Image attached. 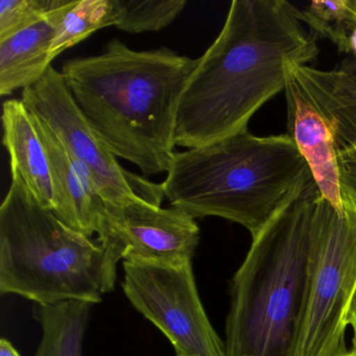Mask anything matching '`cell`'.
Here are the masks:
<instances>
[{
	"instance_id": "obj_1",
	"label": "cell",
	"mask_w": 356,
	"mask_h": 356,
	"mask_svg": "<svg viewBox=\"0 0 356 356\" xmlns=\"http://www.w3.org/2000/svg\"><path fill=\"white\" fill-rule=\"evenodd\" d=\"M302 24L285 0L232 1L183 89L176 147L195 149L248 129L264 104L284 92L287 65H306L318 56L316 37Z\"/></svg>"
},
{
	"instance_id": "obj_2",
	"label": "cell",
	"mask_w": 356,
	"mask_h": 356,
	"mask_svg": "<svg viewBox=\"0 0 356 356\" xmlns=\"http://www.w3.org/2000/svg\"><path fill=\"white\" fill-rule=\"evenodd\" d=\"M195 64L168 47L134 51L112 39L99 55L65 62L61 74L110 151L149 177L170 170L177 109Z\"/></svg>"
},
{
	"instance_id": "obj_3",
	"label": "cell",
	"mask_w": 356,
	"mask_h": 356,
	"mask_svg": "<svg viewBox=\"0 0 356 356\" xmlns=\"http://www.w3.org/2000/svg\"><path fill=\"white\" fill-rule=\"evenodd\" d=\"M321 193L312 174L252 245L231 284L227 356H291L307 283L312 222Z\"/></svg>"
},
{
	"instance_id": "obj_4",
	"label": "cell",
	"mask_w": 356,
	"mask_h": 356,
	"mask_svg": "<svg viewBox=\"0 0 356 356\" xmlns=\"http://www.w3.org/2000/svg\"><path fill=\"white\" fill-rule=\"evenodd\" d=\"M161 185L170 207L231 220L253 237L312 172L289 134L255 136L245 129L176 152Z\"/></svg>"
},
{
	"instance_id": "obj_5",
	"label": "cell",
	"mask_w": 356,
	"mask_h": 356,
	"mask_svg": "<svg viewBox=\"0 0 356 356\" xmlns=\"http://www.w3.org/2000/svg\"><path fill=\"white\" fill-rule=\"evenodd\" d=\"M120 261L99 239L68 227L12 175L0 206V293L36 305L99 303L113 291Z\"/></svg>"
},
{
	"instance_id": "obj_6",
	"label": "cell",
	"mask_w": 356,
	"mask_h": 356,
	"mask_svg": "<svg viewBox=\"0 0 356 356\" xmlns=\"http://www.w3.org/2000/svg\"><path fill=\"white\" fill-rule=\"evenodd\" d=\"M356 295V205L321 195L312 222L307 283L291 356H334L348 349L346 330Z\"/></svg>"
},
{
	"instance_id": "obj_7",
	"label": "cell",
	"mask_w": 356,
	"mask_h": 356,
	"mask_svg": "<svg viewBox=\"0 0 356 356\" xmlns=\"http://www.w3.org/2000/svg\"><path fill=\"white\" fill-rule=\"evenodd\" d=\"M284 95L287 134L307 162L322 197L343 209L337 157L356 149V81L339 68L289 64Z\"/></svg>"
},
{
	"instance_id": "obj_8",
	"label": "cell",
	"mask_w": 356,
	"mask_h": 356,
	"mask_svg": "<svg viewBox=\"0 0 356 356\" xmlns=\"http://www.w3.org/2000/svg\"><path fill=\"white\" fill-rule=\"evenodd\" d=\"M22 99L51 128L80 168L90 175L105 203L143 197L161 206L162 185L131 174L120 165L83 115L61 72L51 66L42 80L22 90Z\"/></svg>"
},
{
	"instance_id": "obj_9",
	"label": "cell",
	"mask_w": 356,
	"mask_h": 356,
	"mask_svg": "<svg viewBox=\"0 0 356 356\" xmlns=\"http://www.w3.org/2000/svg\"><path fill=\"white\" fill-rule=\"evenodd\" d=\"M129 301L172 343L177 356H227L200 299L191 261L177 266L124 261Z\"/></svg>"
},
{
	"instance_id": "obj_10",
	"label": "cell",
	"mask_w": 356,
	"mask_h": 356,
	"mask_svg": "<svg viewBox=\"0 0 356 356\" xmlns=\"http://www.w3.org/2000/svg\"><path fill=\"white\" fill-rule=\"evenodd\" d=\"M97 239L120 260L177 266L193 259L200 228L186 212L135 197L105 203Z\"/></svg>"
},
{
	"instance_id": "obj_11",
	"label": "cell",
	"mask_w": 356,
	"mask_h": 356,
	"mask_svg": "<svg viewBox=\"0 0 356 356\" xmlns=\"http://www.w3.org/2000/svg\"><path fill=\"white\" fill-rule=\"evenodd\" d=\"M32 114L51 162L57 193V208L54 214L86 236L99 234L105 216V201L92 178L74 161L51 128L36 114Z\"/></svg>"
},
{
	"instance_id": "obj_12",
	"label": "cell",
	"mask_w": 356,
	"mask_h": 356,
	"mask_svg": "<svg viewBox=\"0 0 356 356\" xmlns=\"http://www.w3.org/2000/svg\"><path fill=\"white\" fill-rule=\"evenodd\" d=\"M1 120L11 175L20 177L33 197L55 212L57 193L51 162L32 112L22 99H9L3 103Z\"/></svg>"
},
{
	"instance_id": "obj_13",
	"label": "cell",
	"mask_w": 356,
	"mask_h": 356,
	"mask_svg": "<svg viewBox=\"0 0 356 356\" xmlns=\"http://www.w3.org/2000/svg\"><path fill=\"white\" fill-rule=\"evenodd\" d=\"M74 1L65 0L47 17L0 41V95L30 88L42 80L54 61L51 45L65 14Z\"/></svg>"
},
{
	"instance_id": "obj_14",
	"label": "cell",
	"mask_w": 356,
	"mask_h": 356,
	"mask_svg": "<svg viewBox=\"0 0 356 356\" xmlns=\"http://www.w3.org/2000/svg\"><path fill=\"white\" fill-rule=\"evenodd\" d=\"M92 306L82 301L35 306L34 316L42 328V339L35 356H83Z\"/></svg>"
},
{
	"instance_id": "obj_15",
	"label": "cell",
	"mask_w": 356,
	"mask_h": 356,
	"mask_svg": "<svg viewBox=\"0 0 356 356\" xmlns=\"http://www.w3.org/2000/svg\"><path fill=\"white\" fill-rule=\"evenodd\" d=\"M114 0H76L59 24L51 45L55 60L63 51L88 38L99 30L115 26Z\"/></svg>"
},
{
	"instance_id": "obj_16",
	"label": "cell",
	"mask_w": 356,
	"mask_h": 356,
	"mask_svg": "<svg viewBox=\"0 0 356 356\" xmlns=\"http://www.w3.org/2000/svg\"><path fill=\"white\" fill-rule=\"evenodd\" d=\"M298 14L316 38L328 39L347 55L350 37L356 30V0H314L298 9Z\"/></svg>"
},
{
	"instance_id": "obj_17",
	"label": "cell",
	"mask_w": 356,
	"mask_h": 356,
	"mask_svg": "<svg viewBox=\"0 0 356 356\" xmlns=\"http://www.w3.org/2000/svg\"><path fill=\"white\" fill-rule=\"evenodd\" d=\"M115 28L129 34L159 32L182 13L186 0H114Z\"/></svg>"
},
{
	"instance_id": "obj_18",
	"label": "cell",
	"mask_w": 356,
	"mask_h": 356,
	"mask_svg": "<svg viewBox=\"0 0 356 356\" xmlns=\"http://www.w3.org/2000/svg\"><path fill=\"white\" fill-rule=\"evenodd\" d=\"M65 0H1L0 41L41 22Z\"/></svg>"
},
{
	"instance_id": "obj_19",
	"label": "cell",
	"mask_w": 356,
	"mask_h": 356,
	"mask_svg": "<svg viewBox=\"0 0 356 356\" xmlns=\"http://www.w3.org/2000/svg\"><path fill=\"white\" fill-rule=\"evenodd\" d=\"M337 163L343 195L356 205V149L339 154Z\"/></svg>"
},
{
	"instance_id": "obj_20",
	"label": "cell",
	"mask_w": 356,
	"mask_h": 356,
	"mask_svg": "<svg viewBox=\"0 0 356 356\" xmlns=\"http://www.w3.org/2000/svg\"><path fill=\"white\" fill-rule=\"evenodd\" d=\"M0 356H22L18 350L7 339L0 341Z\"/></svg>"
},
{
	"instance_id": "obj_21",
	"label": "cell",
	"mask_w": 356,
	"mask_h": 356,
	"mask_svg": "<svg viewBox=\"0 0 356 356\" xmlns=\"http://www.w3.org/2000/svg\"><path fill=\"white\" fill-rule=\"evenodd\" d=\"M339 68L343 72H347L356 81V59L347 56V58L343 60V63L341 64Z\"/></svg>"
},
{
	"instance_id": "obj_22",
	"label": "cell",
	"mask_w": 356,
	"mask_h": 356,
	"mask_svg": "<svg viewBox=\"0 0 356 356\" xmlns=\"http://www.w3.org/2000/svg\"><path fill=\"white\" fill-rule=\"evenodd\" d=\"M349 326L352 328V333H353L354 339H356V295L354 297L353 302H352L351 309L349 312Z\"/></svg>"
},
{
	"instance_id": "obj_23",
	"label": "cell",
	"mask_w": 356,
	"mask_h": 356,
	"mask_svg": "<svg viewBox=\"0 0 356 356\" xmlns=\"http://www.w3.org/2000/svg\"><path fill=\"white\" fill-rule=\"evenodd\" d=\"M347 56L356 59V30L352 33L351 37H350Z\"/></svg>"
},
{
	"instance_id": "obj_24",
	"label": "cell",
	"mask_w": 356,
	"mask_h": 356,
	"mask_svg": "<svg viewBox=\"0 0 356 356\" xmlns=\"http://www.w3.org/2000/svg\"><path fill=\"white\" fill-rule=\"evenodd\" d=\"M334 356H356V339L352 337V346L350 349H347L346 351L337 354Z\"/></svg>"
}]
</instances>
